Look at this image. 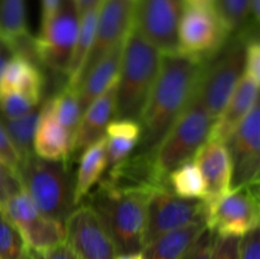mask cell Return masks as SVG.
Returning a JSON list of instances; mask_svg holds the SVG:
<instances>
[{"label":"cell","mask_w":260,"mask_h":259,"mask_svg":"<svg viewBox=\"0 0 260 259\" xmlns=\"http://www.w3.org/2000/svg\"><path fill=\"white\" fill-rule=\"evenodd\" d=\"M0 259H2V258H0Z\"/></svg>","instance_id":"7dc6e473"},{"label":"cell","mask_w":260,"mask_h":259,"mask_svg":"<svg viewBox=\"0 0 260 259\" xmlns=\"http://www.w3.org/2000/svg\"><path fill=\"white\" fill-rule=\"evenodd\" d=\"M98 7L85 10V12H83L80 14V24H79L78 38H76L73 56H71L68 71H66V78H68L66 84H69V85L73 86V88L75 89L79 75H80V71L81 69H83L84 62H85L86 56H88L91 45H93Z\"/></svg>","instance_id":"83f0119b"},{"label":"cell","mask_w":260,"mask_h":259,"mask_svg":"<svg viewBox=\"0 0 260 259\" xmlns=\"http://www.w3.org/2000/svg\"><path fill=\"white\" fill-rule=\"evenodd\" d=\"M161 57L162 53L132 25L122 51L114 118L139 121L159 74Z\"/></svg>","instance_id":"7a4b0ae2"},{"label":"cell","mask_w":260,"mask_h":259,"mask_svg":"<svg viewBox=\"0 0 260 259\" xmlns=\"http://www.w3.org/2000/svg\"><path fill=\"white\" fill-rule=\"evenodd\" d=\"M18 177L22 189L46 217L65 222L76 208L68 161L46 160L32 152L20 163Z\"/></svg>","instance_id":"277c9868"},{"label":"cell","mask_w":260,"mask_h":259,"mask_svg":"<svg viewBox=\"0 0 260 259\" xmlns=\"http://www.w3.org/2000/svg\"><path fill=\"white\" fill-rule=\"evenodd\" d=\"M168 188L174 195L187 200H205L207 188L200 169L192 160L178 165L167 174Z\"/></svg>","instance_id":"4316f807"},{"label":"cell","mask_w":260,"mask_h":259,"mask_svg":"<svg viewBox=\"0 0 260 259\" xmlns=\"http://www.w3.org/2000/svg\"><path fill=\"white\" fill-rule=\"evenodd\" d=\"M215 118L211 116L197 96H193L172 128L168 131L154 157L164 175L183 163L192 160L196 152L208 140Z\"/></svg>","instance_id":"8992f818"},{"label":"cell","mask_w":260,"mask_h":259,"mask_svg":"<svg viewBox=\"0 0 260 259\" xmlns=\"http://www.w3.org/2000/svg\"><path fill=\"white\" fill-rule=\"evenodd\" d=\"M183 0H135L134 27L162 55L178 52Z\"/></svg>","instance_id":"7c38bea8"},{"label":"cell","mask_w":260,"mask_h":259,"mask_svg":"<svg viewBox=\"0 0 260 259\" xmlns=\"http://www.w3.org/2000/svg\"><path fill=\"white\" fill-rule=\"evenodd\" d=\"M150 193L122 192L99 184L88 195L90 206L101 218L116 254L135 253L144 248L146 201Z\"/></svg>","instance_id":"3957f363"},{"label":"cell","mask_w":260,"mask_h":259,"mask_svg":"<svg viewBox=\"0 0 260 259\" xmlns=\"http://www.w3.org/2000/svg\"><path fill=\"white\" fill-rule=\"evenodd\" d=\"M27 248L22 234L0 210V258L23 259Z\"/></svg>","instance_id":"1f68e13d"},{"label":"cell","mask_w":260,"mask_h":259,"mask_svg":"<svg viewBox=\"0 0 260 259\" xmlns=\"http://www.w3.org/2000/svg\"><path fill=\"white\" fill-rule=\"evenodd\" d=\"M213 9L231 36L250 23L259 25L260 0H215Z\"/></svg>","instance_id":"484cf974"},{"label":"cell","mask_w":260,"mask_h":259,"mask_svg":"<svg viewBox=\"0 0 260 259\" xmlns=\"http://www.w3.org/2000/svg\"><path fill=\"white\" fill-rule=\"evenodd\" d=\"M135 0H101L98 7L93 45L79 75L76 88L94 65L123 41L134 25Z\"/></svg>","instance_id":"4fadbf2b"},{"label":"cell","mask_w":260,"mask_h":259,"mask_svg":"<svg viewBox=\"0 0 260 259\" xmlns=\"http://www.w3.org/2000/svg\"><path fill=\"white\" fill-rule=\"evenodd\" d=\"M259 184L233 188L216 201H205V223L217 235L243 236L259 228Z\"/></svg>","instance_id":"ba28073f"},{"label":"cell","mask_w":260,"mask_h":259,"mask_svg":"<svg viewBox=\"0 0 260 259\" xmlns=\"http://www.w3.org/2000/svg\"><path fill=\"white\" fill-rule=\"evenodd\" d=\"M230 36L213 7H184L178 27V52L208 62Z\"/></svg>","instance_id":"9c48e42d"},{"label":"cell","mask_w":260,"mask_h":259,"mask_svg":"<svg viewBox=\"0 0 260 259\" xmlns=\"http://www.w3.org/2000/svg\"><path fill=\"white\" fill-rule=\"evenodd\" d=\"M0 210L19 230L28 248L46 251L66 241L65 222L43 216L23 189L7 198Z\"/></svg>","instance_id":"8fae6325"},{"label":"cell","mask_w":260,"mask_h":259,"mask_svg":"<svg viewBox=\"0 0 260 259\" xmlns=\"http://www.w3.org/2000/svg\"><path fill=\"white\" fill-rule=\"evenodd\" d=\"M198 221H205V201L182 198L169 188L152 190L146 201L144 246L169 231Z\"/></svg>","instance_id":"30bf717a"},{"label":"cell","mask_w":260,"mask_h":259,"mask_svg":"<svg viewBox=\"0 0 260 259\" xmlns=\"http://www.w3.org/2000/svg\"><path fill=\"white\" fill-rule=\"evenodd\" d=\"M40 108L41 107H36L35 109L17 119H5L0 116L5 130L22 160L33 152V140L40 118Z\"/></svg>","instance_id":"f546056e"},{"label":"cell","mask_w":260,"mask_h":259,"mask_svg":"<svg viewBox=\"0 0 260 259\" xmlns=\"http://www.w3.org/2000/svg\"><path fill=\"white\" fill-rule=\"evenodd\" d=\"M73 137L55 118L50 102L46 99L40 108L37 128L33 140V152L52 161H68L71 156Z\"/></svg>","instance_id":"ffe728a7"},{"label":"cell","mask_w":260,"mask_h":259,"mask_svg":"<svg viewBox=\"0 0 260 259\" xmlns=\"http://www.w3.org/2000/svg\"><path fill=\"white\" fill-rule=\"evenodd\" d=\"M99 184L122 192L151 193L160 188H168L167 175L162 174L155 163L154 152L136 151L109 168Z\"/></svg>","instance_id":"2e32d148"},{"label":"cell","mask_w":260,"mask_h":259,"mask_svg":"<svg viewBox=\"0 0 260 259\" xmlns=\"http://www.w3.org/2000/svg\"><path fill=\"white\" fill-rule=\"evenodd\" d=\"M20 189L22 184L17 173L0 161V205Z\"/></svg>","instance_id":"74e56055"},{"label":"cell","mask_w":260,"mask_h":259,"mask_svg":"<svg viewBox=\"0 0 260 259\" xmlns=\"http://www.w3.org/2000/svg\"><path fill=\"white\" fill-rule=\"evenodd\" d=\"M0 161L8 165L17 174L18 170H19L20 163H22V159H20L17 149L14 147L7 130H5L2 117H0Z\"/></svg>","instance_id":"d590c367"},{"label":"cell","mask_w":260,"mask_h":259,"mask_svg":"<svg viewBox=\"0 0 260 259\" xmlns=\"http://www.w3.org/2000/svg\"><path fill=\"white\" fill-rule=\"evenodd\" d=\"M259 83L243 73L233 95L229 99L220 116L215 119L208 140L225 142L231 136L234 130L249 113L254 104L259 102Z\"/></svg>","instance_id":"d6986e66"},{"label":"cell","mask_w":260,"mask_h":259,"mask_svg":"<svg viewBox=\"0 0 260 259\" xmlns=\"http://www.w3.org/2000/svg\"><path fill=\"white\" fill-rule=\"evenodd\" d=\"M184 7H198V8H210L213 7L215 0H183Z\"/></svg>","instance_id":"ee69618b"},{"label":"cell","mask_w":260,"mask_h":259,"mask_svg":"<svg viewBox=\"0 0 260 259\" xmlns=\"http://www.w3.org/2000/svg\"><path fill=\"white\" fill-rule=\"evenodd\" d=\"M101 4V0H78L76 5H78V9L80 12V14L85 10L91 9V8H96Z\"/></svg>","instance_id":"7bdbcfd3"},{"label":"cell","mask_w":260,"mask_h":259,"mask_svg":"<svg viewBox=\"0 0 260 259\" xmlns=\"http://www.w3.org/2000/svg\"><path fill=\"white\" fill-rule=\"evenodd\" d=\"M48 102L55 118L74 139V135L83 116L78 90L69 84H65L55 95L48 98Z\"/></svg>","instance_id":"f1b7e54d"},{"label":"cell","mask_w":260,"mask_h":259,"mask_svg":"<svg viewBox=\"0 0 260 259\" xmlns=\"http://www.w3.org/2000/svg\"><path fill=\"white\" fill-rule=\"evenodd\" d=\"M216 235L217 234L215 231L208 230L206 228L202 235L198 238V240L193 244L192 248L185 253V255L182 259H211Z\"/></svg>","instance_id":"8d00e7d4"},{"label":"cell","mask_w":260,"mask_h":259,"mask_svg":"<svg viewBox=\"0 0 260 259\" xmlns=\"http://www.w3.org/2000/svg\"><path fill=\"white\" fill-rule=\"evenodd\" d=\"M114 259H144V255H142V251H135V253L116 254Z\"/></svg>","instance_id":"bcb514c9"},{"label":"cell","mask_w":260,"mask_h":259,"mask_svg":"<svg viewBox=\"0 0 260 259\" xmlns=\"http://www.w3.org/2000/svg\"><path fill=\"white\" fill-rule=\"evenodd\" d=\"M117 81L112 84L103 94L94 99L83 112L79 126L71 145V155L80 154L101 137L104 136L107 126L114 118L116 111Z\"/></svg>","instance_id":"ac0fdd59"},{"label":"cell","mask_w":260,"mask_h":259,"mask_svg":"<svg viewBox=\"0 0 260 259\" xmlns=\"http://www.w3.org/2000/svg\"><path fill=\"white\" fill-rule=\"evenodd\" d=\"M23 259H46V256L43 251L27 248V251H25V255Z\"/></svg>","instance_id":"f6af8a7d"},{"label":"cell","mask_w":260,"mask_h":259,"mask_svg":"<svg viewBox=\"0 0 260 259\" xmlns=\"http://www.w3.org/2000/svg\"><path fill=\"white\" fill-rule=\"evenodd\" d=\"M107 167L106 139L103 136L80 152L78 173L74 180V202L76 207L90 195L91 188L99 183Z\"/></svg>","instance_id":"cb8c5ba5"},{"label":"cell","mask_w":260,"mask_h":259,"mask_svg":"<svg viewBox=\"0 0 260 259\" xmlns=\"http://www.w3.org/2000/svg\"><path fill=\"white\" fill-rule=\"evenodd\" d=\"M80 12L75 0H63L57 12L41 24L35 37L38 63L45 70L66 76L78 38Z\"/></svg>","instance_id":"52a82bcc"},{"label":"cell","mask_w":260,"mask_h":259,"mask_svg":"<svg viewBox=\"0 0 260 259\" xmlns=\"http://www.w3.org/2000/svg\"><path fill=\"white\" fill-rule=\"evenodd\" d=\"M43 253H45L46 259H79V256L76 255L73 248L69 245L68 241L58 244L56 246H52V248L43 251Z\"/></svg>","instance_id":"ab89813d"},{"label":"cell","mask_w":260,"mask_h":259,"mask_svg":"<svg viewBox=\"0 0 260 259\" xmlns=\"http://www.w3.org/2000/svg\"><path fill=\"white\" fill-rule=\"evenodd\" d=\"M66 241L79 259H114L116 249L95 211L76 207L65 221Z\"/></svg>","instance_id":"9a60e30c"},{"label":"cell","mask_w":260,"mask_h":259,"mask_svg":"<svg viewBox=\"0 0 260 259\" xmlns=\"http://www.w3.org/2000/svg\"><path fill=\"white\" fill-rule=\"evenodd\" d=\"M124 40L117 43L114 47H112L91 68V70L86 74L85 78L83 79V81L76 88L83 112L88 108V106L94 99L98 98L112 84L117 81L119 73V66H121Z\"/></svg>","instance_id":"7402d4cb"},{"label":"cell","mask_w":260,"mask_h":259,"mask_svg":"<svg viewBox=\"0 0 260 259\" xmlns=\"http://www.w3.org/2000/svg\"><path fill=\"white\" fill-rule=\"evenodd\" d=\"M183 53L162 55L161 65L139 122L142 136L137 151L154 152L196 95L206 68Z\"/></svg>","instance_id":"6da1fadb"},{"label":"cell","mask_w":260,"mask_h":259,"mask_svg":"<svg viewBox=\"0 0 260 259\" xmlns=\"http://www.w3.org/2000/svg\"><path fill=\"white\" fill-rule=\"evenodd\" d=\"M46 76L32 61L14 55L0 74V91H19L40 104L45 90Z\"/></svg>","instance_id":"44dd1931"},{"label":"cell","mask_w":260,"mask_h":259,"mask_svg":"<svg viewBox=\"0 0 260 259\" xmlns=\"http://www.w3.org/2000/svg\"><path fill=\"white\" fill-rule=\"evenodd\" d=\"M233 160V188L259 184L260 107L254 104L226 141Z\"/></svg>","instance_id":"5bb4252c"},{"label":"cell","mask_w":260,"mask_h":259,"mask_svg":"<svg viewBox=\"0 0 260 259\" xmlns=\"http://www.w3.org/2000/svg\"><path fill=\"white\" fill-rule=\"evenodd\" d=\"M28 33L25 0H0V35L13 42Z\"/></svg>","instance_id":"4dcf8cb0"},{"label":"cell","mask_w":260,"mask_h":259,"mask_svg":"<svg viewBox=\"0 0 260 259\" xmlns=\"http://www.w3.org/2000/svg\"><path fill=\"white\" fill-rule=\"evenodd\" d=\"M239 259H260V231L259 228L249 231L240 239Z\"/></svg>","instance_id":"f35d334b"},{"label":"cell","mask_w":260,"mask_h":259,"mask_svg":"<svg viewBox=\"0 0 260 259\" xmlns=\"http://www.w3.org/2000/svg\"><path fill=\"white\" fill-rule=\"evenodd\" d=\"M244 74L258 83L260 81V45L258 30H254L246 41L245 56H244Z\"/></svg>","instance_id":"836d02e7"},{"label":"cell","mask_w":260,"mask_h":259,"mask_svg":"<svg viewBox=\"0 0 260 259\" xmlns=\"http://www.w3.org/2000/svg\"><path fill=\"white\" fill-rule=\"evenodd\" d=\"M14 56L13 52L12 45L8 40H5L2 35H0V74H2L3 69L7 65L8 61Z\"/></svg>","instance_id":"b9f144b4"},{"label":"cell","mask_w":260,"mask_h":259,"mask_svg":"<svg viewBox=\"0 0 260 259\" xmlns=\"http://www.w3.org/2000/svg\"><path fill=\"white\" fill-rule=\"evenodd\" d=\"M141 136V123L137 119H112L104 132L108 169L131 155L139 146Z\"/></svg>","instance_id":"d4e9b609"},{"label":"cell","mask_w":260,"mask_h":259,"mask_svg":"<svg viewBox=\"0 0 260 259\" xmlns=\"http://www.w3.org/2000/svg\"><path fill=\"white\" fill-rule=\"evenodd\" d=\"M254 30H258V25L250 23L240 32L230 36L220 53L206 63L197 96L215 119L223 111L243 75L245 45Z\"/></svg>","instance_id":"5b68a950"},{"label":"cell","mask_w":260,"mask_h":259,"mask_svg":"<svg viewBox=\"0 0 260 259\" xmlns=\"http://www.w3.org/2000/svg\"><path fill=\"white\" fill-rule=\"evenodd\" d=\"M63 0H41V24L47 22L61 7Z\"/></svg>","instance_id":"60d3db41"},{"label":"cell","mask_w":260,"mask_h":259,"mask_svg":"<svg viewBox=\"0 0 260 259\" xmlns=\"http://www.w3.org/2000/svg\"><path fill=\"white\" fill-rule=\"evenodd\" d=\"M193 161L200 169L207 188V197L203 201H216L231 189L233 160L225 142L207 140L196 152Z\"/></svg>","instance_id":"e0dca14e"},{"label":"cell","mask_w":260,"mask_h":259,"mask_svg":"<svg viewBox=\"0 0 260 259\" xmlns=\"http://www.w3.org/2000/svg\"><path fill=\"white\" fill-rule=\"evenodd\" d=\"M205 230V221H198L169 231L142 248L144 259H182Z\"/></svg>","instance_id":"603a6c76"},{"label":"cell","mask_w":260,"mask_h":259,"mask_svg":"<svg viewBox=\"0 0 260 259\" xmlns=\"http://www.w3.org/2000/svg\"><path fill=\"white\" fill-rule=\"evenodd\" d=\"M240 236L216 235L211 259H239Z\"/></svg>","instance_id":"e575fe53"},{"label":"cell","mask_w":260,"mask_h":259,"mask_svg":"<svg viewBox=\"0 0 260 259\" xmlns=\"http://www.w3.org/2000/svg\"><path fill=\"white\" fill-rule=\"evenodd\" d=\"M38 107L29 96L19 91H0V116L5 119H17Z\"/></svg>","instance_id":"d6a6232c"}]
</instances>
